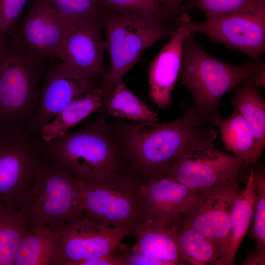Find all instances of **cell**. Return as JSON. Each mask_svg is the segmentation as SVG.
<instances>
[{
	"label": "cell",
	"mask_w": 265,
	"mask_h": 265,
	"mask_svg": "<svg viewBox=\"0 0 265 265\" xmlns=\"http://www.w3.org/2000/svg\"><path fill=\"white\" fill-rule=\"evenodd\" d=\"M141 183L130 172L84 183V213L95 222L135 235L146 220Z\"/></svg>",
	"instance_id": "cell-6"
},
{
	"label": "cell",
	"mask_w": 265,
	"mask_h": 265,
	"mask_svg": "<svg viewBox=\"0 0 265 265\" xmlns=\"http://www.w3.org/2000/svg\"><path fill=\"white\" fill-rule=\"evenodd\" d=\"M170 229L181 265H215L217 259L215 249L205 236L179 220Z\"/></svg>",
	"instance_id": "cell-23"
},
{
	"label": "cell",
	"mask_w": 265,
	"mask_h": 265,
	"mask_svg": "<svg viewBox=\"0 0 265 265\" xmlns=\"http://www.w3.org/2000/svg\"><path fill=\"white\" fill-rule=\"evenodd\" d=\"M167 123L110 124L122 145L128 171L141 184L160 179L167 167L187 150L198 145L214 143L218 131L200 118L190 106Z\"/></svg>",
	"instance_id": "cell-1"
},
{
	"label": "cell",
	"mask_w": 265,
	"mask_h": 265,
	"mask_svg": "<svg viewBox=\"0 0 265 265\" xmlns=\"http://www.w3.org/2000/svg\"><path fill=\"white\" fill-rule=\"evenodd\" d=\"M238 179L227 180L200 191L179 219L210 241L215 249L216 261L223 256L226 249L231 213L239 190Z\"/></svg>",
	"instance_id": "cell-11"
},
{
	"label": "cell",
	"mask_w": 265,
	"mask_h": 265,
	"mask_svg": "<svg viewBox=\"0 0 265 265\" xmlns=\"http://www.w3.org/2000/svg\"><path fill=\"white\" fill-rule=\"evenodd\" d=\"M106 110L102 106L95 120L86 122L76 131L43 141V154L84 183L129 172L121 142L106 121Z\"/></svg>",
	"instance_id": "cell-2"
},
{
	"label": "cell",
	"mask_w": 265,
	"mask_h": 265,
	"mask_svg": "<svg viewBox=\"0 0 265 265\" xmlns=\"http://www.w3.org/2000/svg\"><path fill=\"white\" fill-rule=\"evenodd\" d=\"M84 183L42 153L33 180L18 213L28 226L53 228L84 213Z\"/></svg>",
	"instance_id": "cell-4"
},
{
	"label": "cell",
	"mask_w": 265,
	"mask_h": 265,
	"mask_svg": "<svg viewBox=\"0 0 265 265\" xmlns=\"http://www.w3.org/2000/svg\"><path fill=\"white\" fill-rule=\"evenodd\" d=\"M135 236L137 241L132 246V252L161 261L166 265H181L170 227L158 225L146 220L137 228Z\"/></svg>",
	"instance_id": "cell-22"
},
{
	"label": "cell",
	"mask_w": 265,
	"mask_h": 265,
	"mask_svg": "<svg viewBox=\"0 0 265 265\" xmlns=\"http://www.w3.org/2000/svg\"><path fill=\"white\" fill-rule=\"evenodd\" d=\"M217 126L219 127L225 149L233 153L247 166L255 164L253 157L254 139L252 133L239 112L235 108L228 118L220 119Z\"/></svg>",
	"instance_id": "cell-26"
},
{
	"label": "cell",
	"mask_w": 265,
	"mask_h": 265,
	"mask_svg": "<svg viewBox=\"0 0 265 265\" xmlns=\"http://www.w3.org/2000/svg\"><path fill=\"white\" fill-rule=\"evenodd\" d=\"M140 190L146 220L166 227H170L181 218L200 192L165 177L141 184Z\"/></svg>",
	"instance_id": "cell-16"
},
{
	"label": "cell",
	"mask_w": 265,
	"mask_h": 265,
	"mask_svg": "<svg viewBox=\"0 0 265 265\" xmlns=\"http://www.w3.org/2000/svg\"><path fill=\"white\" fill-rule=\"evenodd\" d=\"M257 162L255 164L256 166H252L257 196L249 236L256 242L254 252L265 261V172L263 166L257 164Z\"/></svg>",
	"instance_id": "cell-29"
},
{
	"label": "cell",
	"mask_w": 265,
	"mask_h": 265,
	"mask_svg": "<svg viewBox=\"0 0 265 265\" xmlns=\"http://www.w3.org/2000/svg\"><path fill=\"white\" fill-rule=\"evenodd\" d=\"M189 30L238 50L260 60L265 49V1L257 0L243 9L204 22H194L184 14Z\"/></svg>",
	"instance_id": "cell-9"
},
{
	"label": "cell",
	"mask_w": 265,
	"mask_h": 265,
	"mask_svg": "<svg viewBox=\"0 0 265 265\" xmlns=\"http://www.w3.org/2000/svg\"><path fill=\"white\" fill-rule=\"evenodd\" d=\"M166 265V263L139 252L127 254L126 265Z\"/></svg>",
	"instance_id": "cell-33"
},
{
	"label": "cell",
	"mask_w": 265,
	"mask_h": 265,
	"mask_svg": "<svg viewBox=\"0 0 265 265\" xmlns=\"http://www.w3.org/2000/svg\"><path fill=\"white\" fill-rule=\"evenodd\" d=\"M27 227L18 212L0 206V265H14L20 243Z\"/></svg>",
	"instance_id": "cell-27"
},
{
	"label": "cell",
	"mask_w": 265,
	"mask_h": 265,
	"mask_svg": "<svg viewBox=\"0 0 265 265\" xmlns=\"http://www.w3.org/2000/svg\"><path fill=\"white\" fill-rule=\"evenodd\" d=\"M107 11L133 22L152 26L167 25L173 20L157 0H99Z\"/></svg>",
	"instance_id": "cell-25"
},
{
	"label": "cell",
	"mask_w": 265,
	"mask_h": 265,
	"mask_svg": "<svg viewBox=\"0 0 265 265\" xmlns=\"http://www.w3.org/2000/svg\"><path fill=\"white\" fill-rule=\"evenodd\" d=\"M27 0H0V48L6 46V37Z\"/></svg>",
	"instance_id": "cell-31"
},
{
	"label": "cell",
	"mask_w": 265,
	"mask_h": 265,
	"mask_svg": "<svg viewBox=\"0 0 265 265\" xmlns=\"http://www.w3.org/2000/svg\"><path fill=\"white\" fill-rule=\"evenodd\" d=\"M177 26L170 42L151 62L149 69V96L161 109L171 104V95L181 67L184 39L189 32L184 15L177 19Z\"/></svg>",
	"instance_id": "cell-17"
},
{
	"label": "cell",
	"mask_w": 265,
	"mask_h": 265,
	"mask_svg": "<svg viewBox=\"0 0 265 265\" xmlns=\"http://www.w3.org/2000/svg\"><path fill=\"white\" fill-rule=\"evenodd\" d=\"M42 59L16 43L0 52V126L27 127L39 100Z\"/></svg>",
	"instance_id": "cell-5"
},
{
	"label": "cell",
	"mask_w": 265,
	"mask_h": 265,
	"mask_svg": "<svg viewBox=\"0 0 265 265\" xmlns=\"http://www.w3.org/2000/svg\"><path fill=\"white\" fill-rule=\"evenodd\" d=\"M74 26L40 0H33L16 43L39 58L56 57Z\"/></svg>",
	"instance_id": "cell-14"
},
{
	"label": "cell",
	"mask_w": 265,
	"mask_h": 265,
	"mask_svg": "<svg viewBox=\"0 0 265 265\" xmlns=\"http://www.w3.org/2000/svg\"><path fill=\"white\" fill-rule=\"evenodd\" d=\"M263 69L265 63L261 60L236 66L214 58L198 44L194 32L189 31L183 44L178 79L192 96V109L217 126L222 119L219 107L224 95Z\"/></svg>",
	"instance_id": "cell-3"
},
{
	"label": "cell",
	"mask_w": 265,
	"mask_h": 265,
	"mask_svg": "<svg viewBox=\"0 0 265 265\" xmlns=\"http://www.w3.org/2000/svg\"><path fill=\"white\" fill-rule=\"evenodd\" d=\"M51 229L57 236L62 265H81L113 253L129 235L123 229L99 224L84 213L72 221Z\"/></svg>",
	"instance_id": "cell-12"
},
{
	"label": "cell",
	"mask_w": 265,
	"mask_h": 265,
	"mask_svg": "<svg viewBox=\"0 0 265 265\" xmlns=\"http://www.w3.org/2000/svg\"><path fill=\"white\" fill-rule=\"evenodd\" d=\"M247 166L238 157L218 150L213 143L204 144L187 150L167 167L162 178H170L199 192L238 178Z\"/></svg>",
	"instance_id": "cell-10"
},
{
	"label": "cell",
	"mask_w": 265,
	"mask_h": 265,
	"mask_svg": "<svg viewBox=\"0 0 265 265\" xmlns=\"http://www.w3.org/2000/svg\"><path fill=\"white\" fill-rule=\"evenodd\" d=\"M69 24L89 19L101 20L106 10L99 0H40Z\"/></svg>",
	"instance_id": "cell-28"
},
{
	"label": "cell",
	"mask_w": 265,
	"mask_h": 265,
	"mask_svg": "<svg viewBox=\"0 0 265 265\" xmlns=\"http://www.w3.org/2000/svg\"><path fill=\"white\" fill-rule=\"evenodd\" d=\"M14 265H62L55 233L45 226H28Z\"/></svg>",
	"instance_id": "cell-20"
},
{
	"label": "cell",
	"mask_w": 265,
	"mask_h": 265,
	"mask_svg": "<svg viewBox=\"0 0 265 265\" xmlns=\"http://www.w3.org/2000/svg\"><path fill=\"white\" fill-rule=\"evenodd\" d=\"M105 99L101 86L97 87L86 95L73 101L52 121L44 125L39 136L44 142H49L65 134L71 127L81 122L104 106Z\"/></svg>",
	"instance_id": "cell-21"
},
{
	"label": "cell",
	"mask_w": 265,
	"mask_h": 265,
	"mask_svg": "<svg viewBox=\"0 0 265 265\" xmlns=\"http://www.w3.org/2000/svg\"><path fill=\"white\" fill-rule=\"evenodd\" d=\"M1 49H2V48H0V50H1Z\"/></svg>",
	"instance_id": "cell-36"
},
{
	"label": "cell",
	"mask_w": 265,
	"mask_h": 265,
	"mask_svg": "<svg viewBox=\"0 0 265 265\" xmlns=\"http://www.w3.org/2000/svg\"><path fill=\"white\" fill-rule=\"evenodd\" d=\"M256 196L257 186L252 167L245 186L239 189L235 199L230 215L226 249L215 265L235 264L238 249L253 218Z\"/></svg>",
	"instance_id": "cell-18"
},
{
	"label": "cell",
	"mask_w": 265,
	"mask_h": 265,
	"mask_svg": "<svg viewBox=\"0 0 265 265\" xmlns=\"http://www.w3.org/2000/svg\"><path fill=\"white\" fill-rule=\"evenodd\" d=\"M265 71L263 69L250 78L252 83L256 87H265Z\"/></svg>",
	"instance_id": "cell-35"
},
{
	"label": "cell",
	"mask_w": 265,
	"mask_h": 265,
	"mask_svg": "<svg viewBox=\"0 0 265 265\" xmlns=\"http://www.w3.org/2000/svg\"><path fill=\"white\" fill-rule=\"evenodd\" d=\"M166 14L172 19L180 15L184 0H157Z\"/></svg>",
	"instance_id": "cell-34"
},
{
	"label": "cell",
	"mask_w": 265,
	"mask_h": 265,
	"mask_svg": "<svg viewBox=\"0 0 265 265\" xmlns=\"http://www.w3.org/2000/svg\"><path fill=\"white\" fill-rule=\"evenodd\" d=\"M257 0H189L182 9L188 15L194 9L201 10L206 19H212L246 8Z\"/></svg>",
	"instance_id": "cell-30"
},
{
	"label": "cell",
	"mask_w": 265,
	"mask_h": 265,
	"mask_svg": "<svg viewBox=\"0 0 265 265\" xmlns=\"http://www.w3.org/2000/svg\"><path fill=\"white\" fill-rule=\"evenodd\" d=\"M100 24L106 35L105 48L110 58L108 71L102 80L103 90L111 91L139 60L143 52L159 39L171 37L175 26H152L132 22L106 10Z\"/></svg>",
	"instance_id": "cell-8"
},
{
	"label": "cell",
	"mask_w": 265,
	"mask_h": 265,
	"mask_svg": "<svg viewBox=\"0 0 265 265\" xmlns=\"http://www.w3.org/2000/svg\"><path fill=\"white\" fill-rule=\"evenodd\" d=\"M42 153L43 141L27 127L0 126V206L18 212Z\"/></svg>",
	"instance_id": "cell-7"
},
{
	"label": "cell",
	"mask_w": 265,
	"mask_h": 265,
	"mask_svg": "<svg viewBox=\"0 0 265 265\" xmlns=\"http://www.w3.org/2000/svg\"><path fill=\"white\" fill-rule=\"evenodd\" d=\"M127 254L103 255L81 264V265H126Z\"/></svg>",
	"instance_id": "cell-32"
},
{
	"label": "cell",
	"mask_w": 265,
	"mask_h": 265,
	"mask_svg": "<svg viewBox=\"0 0 265 265\" xmlns=\"http://www.w3.org/2000/svg\"><path fill=\"white\" fill-rule=\"evenodd\" d=\"M103 92L104 106L108 115L138 122H158V114L129 91L123 82L111 91Z\"/></svg>",
	"instance_id": "cell-24"
},
{
	"label": "cell",
	"mask_w": 265,
	"mask_h": 265,
	"mask_svg": "<svg viewBox=\"0 0 265 265\" xmlns=\"http://www.w3.org/2000/svg\"><path fill=\"white\" fill-rule=\"evenodd\" d=\"M100 21L86 19L76 24L56 56L61 62L96 78L104 79L103 65L105 42Z\"/></svg>",
	"instance_id": "cell-15"
},
{
	"label": "cell",
	"mask_w": 265,
	"mask_h": 265,
	"mask_svg": "<svg viewBox=\"0 0 265 265\" xmlns=\"http://www.w3.org/2000/svg\"><path fill=\"white\" fill-rule=\"evenodd\" d=\"M250 79L233 90L230 103L242 115L252 132L256 164L265 147V101Z\"/></svg>",
	"instance_id": "cell-19"
},
{
	"label": "cell",
	"mask_w": 265,
	"mask_h": 265,
	"mask_svg": "<svg viewBox=\"0 0 265 265\" xmlns=\"http://www.w3.org/2000/svg\"><path fill=\"white\" fill-rule=\"evenodd\" d=\"M44 77L37 107L27 126L30 132L38 135L43 126L68 104L97 87L98 78L63 62L46 71Z\"/></svg>",
	"instance_id": "cell-13"
}]
</instances>
